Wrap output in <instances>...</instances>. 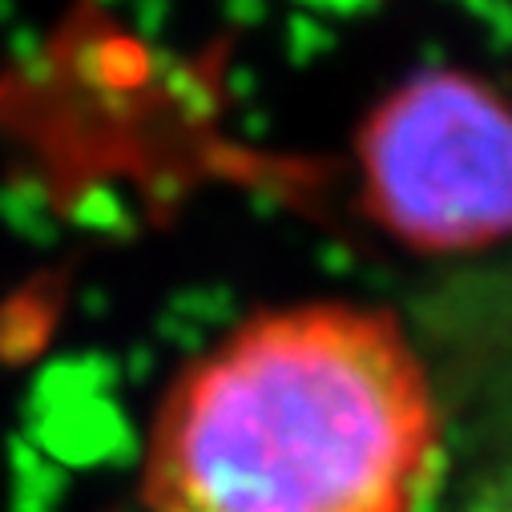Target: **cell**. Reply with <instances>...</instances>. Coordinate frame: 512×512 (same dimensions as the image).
<instances>
[{
    "label": "cell",
    "instance_id": "cell-2",
    "mask_svg": "<svg viewBox=\"0 0 512 512\" xmlns=\"http://www.w3.org/2000/svg\"><path fill=\"white\" fill-rule=\"evenodd\" d=\"M359 174L363 210L400 246H496L512 238V101L472 73H420L363 121Z\"/></svg>",
    "mask_w": 512,
    "mask_h": 512
},
{
    "label": "cell",
    "instance_id": "cell-1",
    "mask_svg": "<svg viewBox=\"0 0 512 512\" xmlns=\"http://www.w3.org/2000/svg\"><path fill=\"white\" fill-rule=\"evenodd\" d=\"M448 436L432 371L388 307L319 299L230 327L166 388L146 512H424Z\"/></svg>",
    "mask_w": 512,
    "mask_h": 512
}]
</instances>
